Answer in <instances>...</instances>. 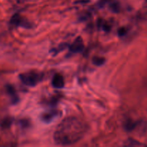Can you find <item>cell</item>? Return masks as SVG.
Wrapping results in <instances>:
<instances>
[{"instance_id": "1", "label": "cell", "mask_w": 147, "mask_h": 147, "mask_svg": "<svg viewBox=\"0 0 147 147\" xmlns=\"http://www.w3.org/2000/svg\"><path fill=\"white\" fill-rule=\"evenodd\" d=\"M88 130L86 123L76 116H69L63 119L55 130L53 139L57 144L69 146L80 140Z\"/></svg>"}, {"instance_id": "2", "label": "cell", "mask_w": 147, "mask_h": 147, "mask_svg": "<svg viewBox=\"0 0 147 147\" xmlns=\"http://www.w3.org/2000/svg\"><path fill=\"white\" fill-rule=\"evenodd\" d=\"M20 78L24 85L34 86L38 84L42 79V74L37 71H28L20 75Z\"/></svg>"}, {"instance_id": "3", "label": "cell", "mask_w": 147, "mask_h": 147, "mask_svg": "<svg viewBox=\"0 0 147 147\" xmlns=\"http://www.w3.org/2000/svg\"><path fill=\"white\" fill-rule=\"evenodd\" d=\"M84 49V42L81 37H78L70 46V50L73 53H78L83 51Z\"/></svg>"}, {"instance_id": "4", "label": "cell", "mask_w": 147, "mask_h": 147, "mask_svg": "<svg viewBox=\"0 0 147 147\" xmlns=\"http://www.w3.org/2000/svg\"><path fill=\"white\" fill-rule=\"evenodd\" d=\"M52 85L55 88H63L64 87V78L60 74H55L52 80Z\"/></svg>"}, {"instance_id": "5", "label": "cell", "mask_w": 147, "mask_h": 147, "mask_svg": "<svg viewBox=\"0 0 147 147\" xmlns=\"http://www.w3.org/2000/svg\"><path fill=\"white\" fill-rule=\"evenodd\" d=\"M23 17H21V15L19 14H15L12 16V17L10 20V24L14 27H18V26H25Z\"/></svg>"}, {"instance_id": "6", "label": "cell", "mask_w": 147, "mask_h": 147, "mask_svg": "<svg viewBox=\"0 0 147 147\" xmlns=\"http://www.w3.org/2000/svg\"><path fill=\"white\" fill-rule=\"evenodd\" d=\"M57 111H50L47 112V113H44L42 116V119L45 122H49L57 115Z\"/></svg>"}, {"instance_id": "7", "label": "cell", "mask_w": 147, "mask_h": 147, "mask_svg": "<svg viewBox=\"0 0 147 147\" xmlns=\"http://www.w3.org/2000/svg\"><path fill=\"white\" fill-rule=\"evenodd\" d=\"M7 93H9V96H11V99H12L13 102H16L17 100V96L15 93V90H14V88L11 86H8L7 87Z\"/></svg>"}, {"instance_id": "8", "label": "cell", "mask_w": 147, "mask_h": 147, "mask_svg": "<svg viewBox=\"0 0 147 147\" xmlns=\"http://www.w3.org/2000/svg\"><path fill=\"white\" fill-rule=\"evenodd\" d=\"M105 58L102 57H95L93 59V63H94L96 65L100 66L102 65L103 64H104L105 63Z\"/></svg>"}, {"instance_id": "9", "label": "cell", "mask_w": 147, "mask_h": 147, "mask_svg": "<svg viewBox=\"0 0 147 147\" xmlns=\"http://www.w3.org/2000/svg\"><path fill=\"white\" fill-rule=\"evenodd\" d=\"M129 147H147L145 145L139 143V142H136V141L133 140V139H130L129 141Z\"/></svg>"}, {"instance_id": "10", "label": "cell", "mask_w": 147, "mask_h": 147, "mask_svg": "<svg viewBox=\"0 0 147 147\" xmlns=\"http://www.w3.org/2000/svg\"><path fill=\"white\" fill-rule=\"evenodd\" d=\"M136 126V123L135 122H134L133 121H131L129 120V121H127L125 124V126H126V130H129V131H131L133 129H135Z\"/></svg>"}, {"instance_id": "11", "label": "cell", "mask_w": 147, "mask_h": 147, "mask_svg": "<svg viewBox=\"0 0 147 147\" xmlns=\"http://www.w3.org/2000/svg\"><path fill=\"white\" fill-rule=\"evenodd\" d=\"M11 121L10 120V119H4V120H2V121L1 122L0 125L2 128H7L10 126Z\"/></svg>"}, {"instance_id": "12", "label": "cell", "mask_w": 147, "mask_h": 147, "mask_svg": "<svg viewBox=\"0 0 147 147\" xmlns=\"http://www.w3.org/2000/svg\"><path fill=\"white\" fill-rule=\"evenodd\" d=\"M119 35H121V36L123 35V34L126 33V30H125V29H123V28L120 29V30H119Z\"/></svg>"}, {"instance_id": "13", "label": "cell", "mask_w": 147, "mask_h": 147, "mask_svg": "<svg viewBox=\"0 0 147 147\" xmlns=\"http://www.w3.org/2000/svg\"><path fill=\"white\" fill-rule=\"evenodd\" d=\"M146 1H147V0H146Z\"/></svg>"}]
</instances>
